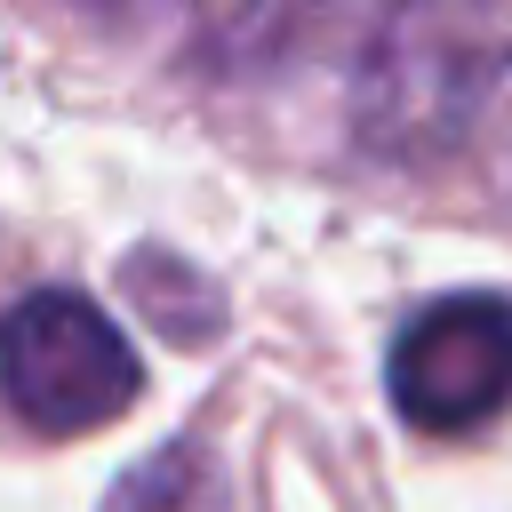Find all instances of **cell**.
Returning <instances> with one entry per match:
<instances>
[{"instance_id":"cell-2","label":"cell","mask_w":512,"mask_h":512,"mask_svg":"<svg viewBox=\"0 0 512 512\" xmlns=\"http://www.w3.org/2000/svg\"><path fill=\"white\" fill-rule=\"evenodd\" d=\"M136 384H144L136 344L80 288H32L24 304H8V320H0V392L32 432H48V440L104 432L112 416H128Z\"/></svg>"},{"instance_id":"cell-5","label":"cell","mask_w":512,"mask_h":512,"mask_svg":"<svg viewBox=\"0 0 512 512\" xmlns=\"http://www.w3.org/2000/svg\"><path fill=\"white\" fill-rule=\"evenodd\" d=\"M104 512H224V472H216V456H208V448L176 440V448L144 456V464L112 488V504H104Z\"/></svg>"},{"instance_id":"cell-1","label":"cell","mask_w":512,"mask_h":512,"mask_svg":"<svg viewBox=\"0 0 512 512\" xmlns=\"http://www.w3.org/2000/svg\"><path fill=\"white\" fill-rule=\"evenodd\" d=\"M512 80V0H392L352 64V136L424 168L456 152Z\"/></svg>"},{"instance_id":"cell-4","label":"cell","mask_w":512,"mask_h":512,"mask_svg":"<svg viewBox=\"0 0 512 512\" xmlns=\"http://www.w3.org/2000/svg\"><path fill=\"white\" fill-rule=\"evenodd\" d=\"M392 0H232L216 16V56L232 72H280L328 40H368Z\"/></svg>"},{"instance_id":"cell-3","label":"cell","mask_w":512,"mask_h":512,"mask_svg":"<svg viewBox=\"0 0 512 512\" xmlns=\"http://www.w3.org/2000/svg\"><path fill=\"white\" fill-rule=\"evenodd\" d=\"M392 400L416 432H480L512 400V304L504 296L424 304L392 344Z\"/></svg>"}]
</instances>
